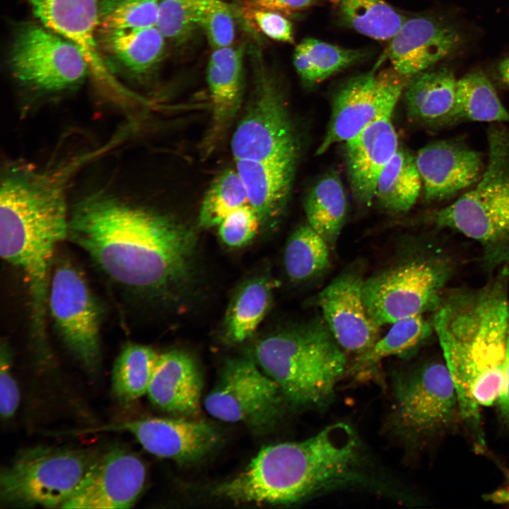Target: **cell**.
<instances>
[{
    "instance_id": "36",
    "label": "cell",
    "mask_w": 509,
    "mask_h": 509,
    "mask_svg": "<svg viewBox=\"0 0 509 509\" xmlns=\"http://www.w3.org/2000/svg\"><path fill=\"white\" fill-rule=\"evenodd\" d=\"M160 0H100L98 28L138 29L157 26Z\"/></svg>"
},
{
    "instance_id": "28",
    "label": "cell",
    "mask_w": 509,
    "mask_h": 509,
    "mask_svg": "<svg viewBox=\"0 0 509 509\" xmlns=\"http://www.w3.org/2000/svg\"><path fill=\"white\" fill-rule=\"evenodd\" d=\"M366 51L348 49L314 38H306L295 48L293 64L303 81L314 84L361 62Z\"/></svg>"
},
{
    "instance_id": "45",
    "label": "cell",
    "mask_w": 509,
    "mask_h": 509,
    "mask_svg": "<svg viewBox=\"0 0 509 509\" xmlns=\"http://www.w3.org/2000/svg\"><path fill=\"white\" fill-rule=\"evenodd\" d=\"M498 73L501 81L509 87V57L500 62Z\"/></svg>"
},
{
    "instance_id": "10",
    "label": "cell",
    "mask_w": 509,
    "mask_h": 509,
    "mask_svg": "<svg viewBox=\"0 0 509 509\" xmlns=\"http://www.w3.org/2000/svg\"><path fill=\"white\" fill-rule=\"evenodd\" d=\"M260 62L252 95L231 139L234 160L296 161L298 143L282 93Z\"/></svg>"
},
{
    "instance_id": "13",
    "label": "cell",
    "mask_w": 509,
    "mask_h": 509,
    "mask_svg": "<svg viewBox=\"0 0 509 509\" xmlns=\"http://www.w3.org/2000/svg\"><path fill=\"white\" fill-rule=\"evenodd\" d=\"M410 78L390 71H370L349 79L337 93L328 128L318 146L322 154L346 142L378 118L392 114Z\"/></svg>"
},
{
    "instance_id": "34",
    "label": "cell",
    "mask_w": 509,
    "mask_h": 509,
    "mask_svg": "<svg viewBox=\"0 0 509 509\" xmlns=\"http://www.w3.org/2000/svg\"><path fill=\"white\" fill-rule=\"evenodd\" d=\"M340 19L358 33L390 40L404 21L384 0H334Z\"/></svg>"
},
{
    "instance_id": "44",
    "label": "cell",
    "mask_w": 509,
    "mask_h": 509,
    "mask_svg": "<svg viewBox=\"0 0 509 509\" xmlns=\"http://www.w3.org/2000/svg\"><path fill=\"white\" fill-rule=\"evenodd\" d=\"M486 499L498 503H509V488L486 495Z\"/></svg>"
},
{
    "instance_id": "2",
    "label": "cell",
    "mask_w": 509,
    "mask_h": 509,
    "mask_svg": "<svg viewBox=\"0 0 509 509\" xmlns=\"http://www.w3.org/2000/svg\"><path fill=\"white\" fill-rule=\"evenodd\" d=\"M363 460L354 430L337 423L301 441L262 447L213 492L236 504H294L340 486L369 484Z\"/></svg>"
},
{
    "instance_id": "12",
    "label": "cell",
    "mask_w": 509,
    "mask_h": 509,
    "mask_svg": "<svg viewBox=\"0 0 509 509\" xmlns=\"http://www.w3.org/2000/svg\"><path fill=\"white\" fill-rule=\"evenodd\" d=\"M47 308L67 349L95 371L100 361L102 310L83 274L67 261L52 273Z\"/></svg>"
},
{
    "instance_id": "24",
    "label": "cell",
    "mask_w": 509,
    "mask_h": 509,
    "mask_svg": "<svg viewBox=\"0 0 509 509\" xmlns=\"http://www.w3.org/2000/svg\"><path fill=\"white\" fill-rule=\"evenodd\" d=\"M165 39L157 26L97 32L101 57L134 78L146 76L158 66L164 55Z\"/></svg>"
},
{
    "instance_id": "42",
    "label": "cell",
    "mask_w": 509,
    "mask_h": 509,
    "mask_svg": "<svg viewBox=\"0 0 509 509\" xmlns=\"http://www.w3.org/2000/svg\"><path fill=\"white\" fill-rule=\"evenodd\" d=\"M318 0H249L246 4L281 13H291L305 9Z\"/></svg>"
},
{
    "instance_id": "8",
    "label": "cell",
    "mask_w": 509,
    "mask_h": 509,
    "mask_svg": "<svg viewBox=\"0 0 509 509\" xmlns=\"http://www.w3.org/2000/svg\"><path fill=\"white\" fill-rule=\"evenodd\" d=\"M286 404L278 385L252 358H243L226 361L204 401L212 417L259 432L276 424Z\"/></svg>"
},
{
    "instance_id": "5",
    "label": "cell",
    "mask_w": 509,
    "mask_h": 509,
    "mask_svg": "<svg viewBox=\"0 0 509 509\" xmlns=\"http://www.w3.org/2000/svg\"><path fill=\"white\" fill-rule=\"evenodd\" d=\"M488 160L479 180L433 216L440 227L456 230L481 243L509 241V124L487 129Z\"/></svg>"
},
{
    "instance_id": "37",
    "label": "cell",
    "mask_w": 509,
    "mask_h": 509,
    "mask_svg": "<svg viewBox=\"0 0 509 509\" xmlns=\"http://www.w3.org/2000/svg\"><path fill=\"white\" fill-rule=\"evenodd\" d=\"M203 0H160L157 27L172 42L182 43L193 34Z\"/></svg>"
},
{
    "instance_id": "40",
    "label": "cell",
    "mask_w": 509,
    "mask_h": 509,
    "mask_svg": "<svg viewBox=\"0 0 509 509\" xmlns=\"http://www.w3.org/2000/svg\"><path fill=\"white\" fill-rule=\"evenodd\" d=\"M240 11L247 22L268 37L283 42H293L292 24L282 13L246 3Z\"/></svg>"
},
{
    "instance_id": "41",
    "label": "cell",
    "mask_w": 509,
    "mask_h": 509,
    "mask_svg": "<svg viewBox=\"0 0 509 509\" xmlns=\"http://www.w3.org/2000/svg\"><path fill=\"white\" fill-rule=\"evenodd\" d=\"M11 351L6 341H2L0 351V413L5 420L15 414L20 401L19 389L11 372Z\"/></svg>"
},
{
    "instance_id": "26",
    "label": "cell",
    "mask_w": 509,
    "mask_h": 509,
    "mask_svg": "<svg viewBox=\"0 0 509 509\" xmlns=\"http://www.w3.org/2000/svg\"><path fill=\"white\" fill-rule=\"evenodd\" d=\"M308 223L333 246L344 226L347 211L346 197L339 175L331 172L311 187L305 199Z\"/></svg>"
},
{
    "instance_id": "19",
    "label": "cell",
    "mask_w": 509,
    "mask_h": 509,
    "mask_svg": "<svg viewBox=\"0 0 509 509\" xmlns=\"http://www.w3.org/2000/svg\"><path fill=\"white\" fill-rule=\"evenodd\" d=\"M388 57L392 69L411 78L447 57L461 38L452 25L431 17L404 20L390 40Z\"/></svg>"
},
{
    "instance_id": "30",
    "label": "cell",
    "mask_w": 509,
    "mask_h": 509,
    "mask_svg": "<svg viewBox=\"0 0 509 509\" xmlns=\"http://www.w3.org/2000/svg\"><path fill=\"white\" fill-rule=\"evenodd\" d=\"M159 354L136 343L123 346L115 361L111 378L113 394L120 402L129 403L147 394Z\"/></svg>"
},
{
    "instance_id": "15",
    "label": "cell",
    "mask_w": 509,
    "mask_h": 509,
    "mask_svg": "<svg viewBox=\"0 0 509 509\" xmlns=\"http://www.w3.org/2000/svg\"><path fill=\"white\" fill-rule=\"evenodd\" d=\"M88 431L127 432L151 454L182 465L206 457L221 438L218 430L211 423L177 416L141 419Z\"/></svg>"
},
{
    "instance_id": "7",
    "label": "cell",
    "mask_w": 509,
    "mask_h": 509,
    "mask_svg": "<svg viewBox=\"0 0 509 509\" xmlns=\"http://www.w3.org/2000/svg\"><path fill=\"white\" fill-rule=\"evenodd\" d=\"M12 76L38 96H54L78 87L89 65L80 48L40 23L20 27L9 53Z\"/></svg>"
},
{
    "instance_id": "27",
    "label": "cell",
    "mask_w": 509,
    "mask_h": 509,
    "mask_svg": "<svg viewBox=\"0 0 509 509\" xmlns=\"http://www.w3.org/2000/svg\"><path fill=\"white\" fill-rule=\"evenodd\" d=\"M421 187L415 156L399 147L380 173L375 198L390 212H406L416 204Z\"/></svg>"
},
{
    "instance_id": "29",
    "label": "cell",
    "mask_w": 509,
    "mask_h": 509,
    "mask_svg": "<svg viewBox=\"0 0 509 509\" xmlns=\"http://www.w3.org/2000/svg\"><path fill=\"white\" fill-rule=\"evenodd\" d=\"M390 329L366 352L358 356L353 370L359 376L373 371L389 356H407L432 332L433 324L422 315L402 318L392 324Z\"/></svg>"
},
{
    "instance_id": "3",
    "label": "cell",
    "mask_w": 509,
    "mask_h": 509,
    "mask_svg": "<svg viewBox=\"0 0 509 509\" xmlns=\"http://www.w3.org/2000/svg\"><path fill=\"white\" fill-rule=\"evenodd\" d=\"M433 327L455 384L459 410L478 426L479 406L498 399L504 380L509 303L498 283L453 296L436 310Z\"/></svg>"
},
{
    "instance_id": "6",
    "label": "cell",
    "mask_w": 509,
    "mask_h": 509,
    "mask_svg": "<svg viewBox=\"0 0 509 509\" xmlns=\"http://www.w3.org/2000/svg\"><path fill=\"white\" fill-rule=\"evenodd\" d=\"M98 455L85 448H25L1 469V501L16 507L62 508Z\"/></svg>"
},
{
    "instance_id": "9",
    "label": "cell",
    "mask_w": 509,
    "mask_h": 509,
    "mask_svg": "<svg viewBox=\"0 0 509 509\" xmlns=\"http://www.w3.org/2000/svg\"><path fill=\"white\" fill-rule=\"evenodd\" d=\"M445 279L443 269L434 261L400 260L363 281L368 315L380 327L438 308Z\"/></svg>"
},
{
    "instance_id": "1",
    "label": "cell",
    "mask_w": 509,
    "mask_h": 509,
    "mask_svg": "<svg viewBox=\"0 0 509 509\" xmlns=\"http://www.w3.org/2000/svg\"><path fill=\"white\" fill-rule=\"evenodd\" d=\"M68 238L115 281L151 293L187 279L197 242L174 219L102 193L72 208Z\"/></svg>"
},
{
    "instance_id": "31",
    "label": "cell",
    "mask_w": 509,
    "mask_h": 509,
    "mask_svg": "<svg viewBox=\"0 0 509 509\" xmlns=\"http://www.w3.org/2000/svg\"><path fill=\"white\" fill-rule=\"evenodd\" d=\"M271 291L270 282L260 277L250 280L239 289L226 318L228 339L242 342L255 332L270 308Z\"/></svg>"
},
{
    "instance_id": "23",
    "label": "cell",
    "mask_w": 509,
    "mask_h": 509,
    "mask_svg": "<svg viewBox=\"0 0 509 509\" xmlns=\"http://www.w3.org/2000/svg\"><path fill=\"white\" fill-rule=\"evenodd\" d=\"M457 81L447 67L426 69L411 76L404 90L408 117L430 128L458 124Z\"/></svg>"
},
{
    "instance_id": "32",
    "label": "cell",
    "mask_w": 509,
    "mask_h": 509,
    "mask_svg": "<svg viewBox=\"0 0 509 509\" xmlns=\"http://www.w3.org/2000/svg\"><path fill=\"white\" fill-rule=\"evenodd\" d=\"M457 122H483L509 124V111L496 89L481 71L470 72L457 81Z\"/></svg>"
},
{
    "instance_id": "14",
    "label": "cell",
    "mask_w": 509,
    "mask_h": 509,
    "mask_svg": "<svg viewBox=\"0 0 509 509\" xmlns=\"http://www.w3.org/2000/svg\"><path fill=\"white\" fill-rule=\"evenodd\" d=\"M146 469L135 454L114 447L99 454L63 508L121 509L136 503L144 488Z\"/></svg>"
},
{
    "instance_id": "22",
    "label": "cell",
    "mask_w": 509,
    "mask_h": 509,
    "mask_svg": "<svg viewBox=\"0 0 509 509\" xmlns=\"http://www.w3.org/2000/svg\"><path fill=\"white\" fill-rule=\"evenodd\" d=\"M39 22L76 45L95 74L110 77L97 45L100 0H28Z\"/></svg>"
},
{
    "instance_id": "4",
    "label": "cell",
    "mask_w": 509,
    "mask_h": 509,
    "mask_svg": "<svg viewBox=\"0 0 509 509\" xmlns=\"http://www.w3.org/2000/svg\"><path fill=\"white\" fill-rule=\"evenodd\" d=\"M342 350L324 320H312L262 339L252 359L288 404L317 408L334 397L346 365Z\"/></svg>"
},
{
    "instance_id": "18",
    "label": "cell",
    "mask_w": 509,
    "mask_h": 509,
    "mask_svg": "<svg viewBox=\"0 0 509 509\" xmlns=\"http://www.w3.org/2000/svg\"><path fill=\"white\" fill-rule=\"evenodd\" d=\"M243 45L213 49L206 68L211 101L209 127L201 141L202 158L221 145L238 112L243 93Z\"/></svg>"
},
{
    "instance_id": "21",
    "label": "cell",
    "mask_w": 509,
    "mask_h": 509,
    "mask_svg": "<svg viewBox=\"0 0 509 509\" xmlns=\"http://www.w3.org/2000/svg\"><path fill=\"white\" fill-rule=\"evenodd\" d=\"M203 380L192 357L177 350L159 354L147 394L159 409L174 416L197 419Z\"/></svg>"
},
{
    "instance_id": "39",
    "label": "cell",
    "mask_w": 509,
    "mask_h": 509,
    "mask_svg": "<svg viewBox=\"0 0 509 509\" xmlns=\"http://www.w3.org/2000/svg\"><path fill=\"white\" fill-rule=\"evenodd\" d=\"M257 211L247 203L230 213L218 226L223 243L232 247L245 245L256 235L261 223Z\"/></svg>"
},
{
    "instance_id": "35",
    "label": "cell",
    "mask_w": 509,
    "mask_h": 509,
    "mask_svg": "<svg viewBox=\"0 0 509 509\" xmlns=\"http://www.w3.org/2000/svg\"><path fill=\"white\" fill-rule=\"evenodd\" d=\"M244 185L236 170L227 169L218 174L206 192L199 213V225L218 226L232 211L247 204Z\"/></svg>"
},
{
    "instance_id": "17",
    "label": "cell",
    "mask_w": 509,
    "mask_h": 509,
    "mask_svg": "<svg viewBox=\"0 0 509 509\" xmlns=\"http://www.w3.org/2000/svg\"><path fill=\"white\" fill-rule=\"evenodd\" d=\"M428 201L449 199L472 188L485 165L482 154L458 139L429 143L415 156Z\"/></svg>"
},
{
    "instance_id": "20",
    "label": "cell",
    "mask_w": 509,
    "mask_h": 509,
    "mask_svg": "<svg viewBox=\"0 0 509 509\" xmlns=\"http://www.w3.org/2000/svg\"><path fill=\"white\" fill-rule=\"evenodd\" d=\"M392 115L378 118L345 142L350 187L354 198L363 204L373 201L380 173L399 148Z\"/></svg>"
},
{
    "instance_id": "25",
    "label": "cell",
    "mask_w": 509,
    "mask_h": 509,
    "mask_svg": "<svg viewBox=\"0 0 509 509\" xmlns=\"http://www.w3.org/2000/svg\"><path fill=\"white\" fill-rule=\"evenodd\" d=\"M237 170L246 190L248 204L261 221L277 218L286 204L296 161L238 160Z\"/></svg>"
},
{
    "instance_id": "33",
    "label": "cell",
    "mask_w": 509,
    "mask_h": 509,
    "mask_svg": "<svg viewBox=\"0 0 509 509\" xmlns=\"http://www.w3.org/2000/svg\"><path fill=\"white\" fill-rule=\"evenodd\" d=\"M329 245L308 223L298 227L286 244L283 264L293 281L312 279L329 265Z\"/></svg>"
},
{
    "instance_id": "11",
    "label": "cell",
    "mask_w": 509,
    "mask_h": 509,
    "mask_svg": "<svg viewBox=\"0 0 509 509\" xmlns=\"http://www.w3.org/2000/svg\"><path fill=\"white\" fill-rule=\"evenodd\" d=\"M392 392L391 426L406 439L418 438L445 426L459 409L454 382L443 363L396 373Z\"/></svg>"
},
{
    "instance_id": "16",
    "label": "cell",
    "mask_w": 509,
    "mask_h": 509,
    "mask_svg": "<svg viewBox=\"0 0 509 509\" xmlns=\"http://www.w3.org/2000/svg\"><path fill=\"white\" fill-rule=\"evenodd\" d=\"M363 281L356 272H344L317 297L323 320L338 344L344 350L358 356L374 345L379 329L363 301Z\"/></svg>"
},
{
    "instance_id": "43",
    "label": "cell",
    "mask_w": 509,
    "mask_h": 509,
    "mask_svg": "<svg viewBox=\"0 0 509 509\" xmlns=\"http://www.w3.org/2000/svg\"><path fill=\"white\" fill-rule=\"evenodd\" d=\"M498 403L502 418L509 424V329L504 365L503 385L498 399Z\"/></svg>"
},
{
    "instance_id": "38",
    "label": "cell",
    "mask_w": 509,
    "mask_h": 509,
    "mask_svg": "<svg viewBox=\"0 0 509 509\" xmlns=\"http://www.w3.org/2000/svg\"><path fill=\"white\" fill-rule=\"evenodd\" d=\"M197 24L213 49L233 44L234 17L230 6L223 0H203L197 10Z\"/></svg>"
}]
</instances>
